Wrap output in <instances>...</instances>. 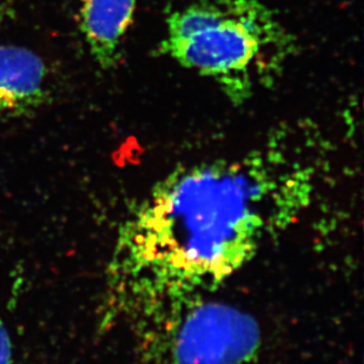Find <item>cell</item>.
Masks as SVG:
<instances>
[{"label": "cell", "mask_w": 364, "mask_h": 364, "mask_svg": "<svg viewBox=\"0 0 364 364\" xmlns=\"http://www.w3.org/2000/svg\"><path fill=\"white\" fill-rule=\"evenodd\" d=\"M139 326L134 364H250L263 342L254 315L204 297L170 306Z\"/></svg>", "instance_id": "cell-3"}, {"label": "cell", "mask_w": 364, "mask_h": 364, "mask_svg": "<svg viewBox=\"0 0 364 364\" xmlns=\"http://www.w3.org/2000/svg\"><path fill=\"white\" fill-rule=\"evenodd\" d=\"M48 69L37 53L16 45H0V114L19 117L48 100Z\"/></svg>", "instance_id": "cell-4"}, {"label": "cell", "mask_w": 364, "mask_h": 364, "mask_svg": "<svg viewBox=\"0 0 364 364\" xmlns=\"http://www.w3.org/2000/svg\"><path fill=\"white\" fill-rule=\"evenodd\" d=\"M159 52L215 82L235 107L272 89L297 39L261 0H170Z\"/></svg>", "instance_id": "cell-2"}, {"label": "cell", "mask_w": 364, "mask_h": 364, "mask_svg": "<svg viewBox=\"0 0 364 364\" xmlns=\"http://www.w3.org/2000/svg\"><path fill=\"white\" fill-rule=\"evenodd\" d=\"M14 363V350L10 333L0 318V364Z\"/></svg>", "instance_id": "cell-6"}, {"label": "cell", "mask_w": 364, "mask_h": 364, "mask_svg": "<svg viewBox=\"0 0 364 364\" xmlns=\"http://www.w3.org/2000/svg\"><path fill=\"white\" fill-rule=\"evenodd\" d=\"M291 130L242 159L172 172L118 232L111 261L114 309L143 322L230 279L288 224L313 168Z\"/></svg>", "instance_id": "cell-1"}, {"label": "cell", "mask_w": 364, "mask_h": 364, "mask_svg": "<svg viewBox=\"0 0 364 364\" xmlns=\"http://www.w3.org/2000/svg\"><path fill=\"white\" fill-rule=\"evenodd\" d=\"M136 7L137 0H80V31L100 69H114L121 62L124 39Z\"/></svg>", "instance_id": "cell-5"}]
</instances>
